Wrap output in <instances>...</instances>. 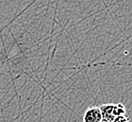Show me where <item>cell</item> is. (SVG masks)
I'll return each mask as SVG.
<instances>
[{"mask_svg": "<svg viewBox=\"0 0 132 122\" xmlns=\"http://www.w3.org/2000/svg\"><path fill=\"white\" fill-rule=\"evenodd\" d=\"M102 120L101 110L99 106H91L83 115V122H100Z\"/></svg>", "mask_w": 132, "mask_h": 122, "instance_id": "6da1fadb", "label": "cell"}, {"mask_svg": "<svg viewBox=\"0 0 132 122\" xmlns=\"http://www.w3.org/2000/svg\"><path fill=\"white\" fill-rule=\"evenodd\" d=\"M101 110L102 114V120L107 122H112L113 119L115 118L112 114L113 110V103H105L99 106Z\"/></svg>", "mask_w": 132, "mask_h": 122, "instance_id": "7a4b0ae2", "label": "cell"}, {"mask_svg": "<svg viewBox=\"0 0 132 122\" xmlns=\"http://www.w3.org/2000/svg\"><path fill=\"white\" fill-rule=\"evenodd\" d=\"M112 114L114 117L126 115V106L123 103H113Z\"/></svg>", "mask_w": 132, "mask_h": 122, "instance_id": "3957f363", "label": "cell"}, {"mask_svg": "<svg viewBox=\"0 0 132 122\" xmlns=\"http://www.w3.org/2000/svg\"><path fill=\"white\" fill-rule=\"evenodd\" d=\"M112 122H129V117L127 115H123V116H119L116 117Z\"/></svg>", "mask_w": 132, "mask_h": 122, "instance_id": "277c9868", "label": "cell"}, {"mask_svg": "<svg viewBox=\"0 0 132 122\" xmlns=\"http://www.w3.org/2000/svg\"><path fill=\"white\" fill-rule=\"evenodd\" d=\"M100 122H107V121H104V120H101Z\"/></svg>", "mask_w": 132, "mask_h": 122, "instance_id": "5b68a950", "label": "cell"}]
</instances>
